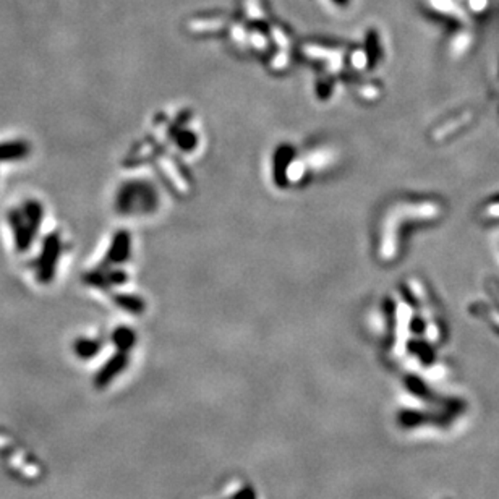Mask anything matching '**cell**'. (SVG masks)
<instances>
[{
	"label": "cell",
	"instance_id": "6da1fadb",
	"mask_svg": "<svg viewBox=\"0 0 499 499\" xmlns=\"http://www.w3.org/2000/svg\"><path fill=\"white\" fill-rule=\"evenodd\" d=\"M486 214H488V216H490L493 221H499V201H495V203H491V205H490V206H488V209H486ZM498 224H499V222H498ZM495 245H496V248H498V255H499V227H498V229H496Z\"/></svg>",
	"mask_w": 499,
	"mask_h": 499
}]
</instances>
